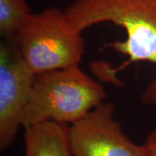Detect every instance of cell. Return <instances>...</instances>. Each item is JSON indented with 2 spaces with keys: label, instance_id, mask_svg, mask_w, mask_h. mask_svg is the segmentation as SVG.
Wrapping results in <instances>:
<instances>
[{
  "label": "cell",
  "instance_id": "cell-1",
  "mask_svg": "<svg viewBox=\"0 0 156 156\" xmlns=\"http://www.w3.org/2000/svg\"><path fill=\"white\" fill-rule=\"evenodd\" d=\"M74 28L82 32L110 23L124 30L126 37L105 45L128 56L115 68L102 66L101 74L115 83V75L132 63L147 62L156 68V0H73L63 10ZM140 101L156 106V76L146 86Z\"/></svg>",
  "mask_w": 156,
  "mask_h": 156
},
{
  "label": "cell",
  "instance_id": "cell-2",
  "mask_svg": "<svg viewBox=\"0 0 156 156\" xmlns=\"http://www.w3.org/2000/svg\"><path fill=\"white\" fill-rule=\"evenodd\" d=\"M105 99V89L80 65L37 74L22 127L50 121L71 125Z\"/></svg>",
  "mask_w": 156,
  "mask_h": 156
},
{
  "label": "cell",
  "instance_id": "cell-3",
  "mask_svg": "<svg viewBox=\"0 0 156 156\" xmlns=\"http://www.w3.org/2000/svg\"><path fill=\"white\" fill-rule=\"evenodd\" d=\"M13 38L35 75L80 65L85 51L82 32L56 7L33 13Z\"/></svg>",
  "mask_w": 156,
  "mask_h": 156
},
{
  "label": "cell",
  "instance_id": "cell-4",
  "mask_svg": "<svg viewBox=\"0 0 156 156\" xmlns=\"http://www.w3.org/2000/svg\"><path fill=\"white\" fill-rule=\"evenodd\" d=\"M115 112L104 101L69 126L72 156H149L145 144H135L124 133Z\"/></svg>",
  "mask_w": 156,
  "mask_h": 156
},
{
  "label": "cell",
  "instance_id": "cell-5",
  "mask_svg": "<svg viewBox=\"0 0 156 156\" xmlns=\"http://www.w3.org/2000/svg\"><path fill=\"white\" fill-rule=\"evenodd\" d=\"M34 74L13 37L0 43V150L14 143L33 89Z\"/></svg>",
  "mask_w": 156,
  "mask_h": 156
},
{
  "label": "cell",
  "instance_id": "cell-6",
  "mask_svg": "<svg viewBox=\"0 0 156 156\" xmlns=\"http://www.w3.org/2000/svg\"><path fill=\"white\" fill-rule=\"evenodd\" d=\"M69 126L50 121L24 128L23 156H72Z\"/></svg>",
  "mask_w": 156,
  "mask_h": 156
},
{
  "label": "cell",
  "instance_id": "cell-7",
  "mask_svg": "<svg viewBox=\"0 0 156 156\" xmlns=\"http://www.w3.org/2000/svg\"><path fill=\"white\" fill-rule=\"evenodd\" d=\"M32 14L27 0H0V34L2 37H15Z\"/></svg>",
  "mask_w": 156,
  "mask_h": 156
},
{
  "label": "cell",
  "instance_id": "cell-8",
  "mask_svg": "<svg viewBox=\"0 0 156 156\" xmlns=\"http://www.w3.org/2000/svg\"><path fill=\"white\" fill-rule=\"evenodd\" d=\"M144 144L148 150L149 156H156V129L147 134Z\"/></svg>",
  "mask_w": 156,
  "mask_h": 156
}]
</instances>
